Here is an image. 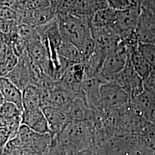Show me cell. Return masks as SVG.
Returning <instances> with one entry per match:
<instances>
[{"label":"cell","mask_w":155,"mask_h":155,"mask_svg":"<svg viewBox=\"0 0 155 155\" xmlns=\"http://www.w3.org/2000/svg\"><path fill=\"white\" fill-rule=\"evenodd\" d=\"M41 109L48 122L50 134L52 138L70 122L66 112L55 106H48Z\"/></svg>","instance_id":"obj_9"},{"label":"cell","mask_w":155,"mask_h":155,"mask_svg":"<svg viewBox=\"0 0 155 155\" xmlns=\"http://www.w3.org/2000/svg\"><path fill=\"white\" fill-rule=\"evenodd\" d=\"M130 104L146 120L155 124V94L144 90L142 93L130 101Z\"/></svg>","instance_id":"obj_8"},{"label":"cell","mask_w":155,"mask_h":155,"mask_svg":"<svg viewBox=\"0 0 155 155\" xmlns=\"http://www.w3.org/2000/svg\"><path fill=\"white\" fill-rule=\"evenodd\" d=\"M22 111L16 106L10 102H4L0 107V117L6 119H14L21 117Z\"/></svg>","instance_id":"obj_22"},{"label":"cell","mask_w":155,"mask_h":155,"mask_svg":"<svg viewBox=\"0 0 155 155\" xmlns=\"http://www.w3.org/2000/svg\"><path fill=\"white\" fill-rule=\"evenodd\" d=\"M139 8L117 11L111 28L122 42L136 41L134 32L137 27Z\"/></svg>","instance_id":"obj_5"},{"label":"cell","mask_w":155,"mask_h":155,"mask_svg":"<svg viewBox=\"0 0 155 155\" xmlns=\"http://www.w3.org/2000/svg\"><path fill=\"white\" fill-rule=\"evenodd\" d=\"M57 54L67 61L72 63H83V58L77 47L71 43L62 40L56 50Z\"/></svg>","instance_id":"obj_17"},{"label":"cell","mask_w":155,"mask_h":155,"mask_svg":"<svg viewBox=\"0 0 155 155\" xmlns=\"http://www.w3.org/2000/svg\"><path fill=\"white\" fill-rule=\"evenodd\" d=\"M91 16L81 17L68 14L58 17L62 40L78 48L86 40L92 36L90 25Z\"/></svg>","instance_id":"obj_2"},{"label":"cell","mask_w":155,"mask_h":155,"mask_svg":"<svg viewBox=\"0 0 155 155\" xmlns=\"http://www.w3.org/2000/svg\"><path fill=\"white\" fill-rule=\"evenodd\" d=\"M27 11H36L51 5L50 0H27L25 2Z\"/></svg>","instance_id":"obj_27"},{"label":"cell","mask_w":155,"mask_h":155,"mask_svg":"<svg viewBox=\"0 0 155 155\" xmlns=\"http://www.w3.org/2000/svg\"><path fill=\"white\" fill-rule=\"evenodd\" d=\"M17 33L27 43L30 41L40 38L36 28L24 22L18 25Z\"/></svg>","instance_id":"obj_21"},{"label":"cell","mask_w":155,"mask_h":155,"mask_svg":"<svg viewBox=\"0 0 155 155\" xmlns=\"http://www.w3.org/2000/svg\"><path fill=\"white\" fill-rule=\"evenodd\" d=\"M127 59V47L120 41L116 48L106 56L98 75L105 82H113L114 78L125 66Z\"/></svg>","instance_id":"obj_6"},{"label":"cell","mask_w":155,"mask_h":155,"mask_svg":"<svg viewBox=\"0 0 155 155\" xmlns=\"http://www.w3.org/2000/svg\"><path fill=\"white\" fill-rule=\"evenodd\" d=\"M155 28H136L134 38L137 43L155 45Z\"/></svg>","instance_id":"obj_20"},{"label":"cell","mask_w":155,"mask_h":155,"mask_svg":"<svg viewBox=\"0 0 155 155\" xmlns=\"http://www.w3.org/2000/svg\"><path fill=\"white\" fill-rule=\"evenodd\" d=\"M16 137L20 141L22 149L36 155L46 153L52 140L50 133H37L24 124L20 125Z\"/></svg>","instance_id":"obj_4"},{"label":"cell","mask_w":155,"mask_h":155,"mask_svg":"<svg viewBox=\"0 0 155 155\" xmlns=\"http://www.w3.org/2000/svg\"><path fill=\"white\" fill-rule=\"evenodd\" d=\"M107 2L109 8L117 11L138 8L134 5L130 0H107Z\"/></svg>","instance_id":"obj_25"},{"label":"cell","mask_w":155,"mask_h":155,"mask_svg":"<svg viewBox=\"0 0 155 155\" xmlns=\"http://www.w3.org/2000/svg\"><path fill=\"white\" fill-rule=\"evenodd\" d=\"M94 13L93 0H75L70 14L78 17H87Z\"/></svg>","instance_id":"obj_19"},{"label":"cell","mask_w":155,"mask_h":155,"mask_svg":"<svg viewBox=\"0 0 155 155\" xmlns=\"http://www.w3.org/2000/svg\"><path fill=\"white\" fill-rule=\"evenodd\" d=\"M128 50L129 61L135 71L143 80L147 77L150 73L155 70V68L147 61L139 51L137 45L127 46Z\"/></svg>","instance_id":"obj_13"},{"label":"cell","mask_w":155,"mask_h":155,"mask_svg":"<svg viewBox=\"0 0 155 155\" xmlns=\"http://www.w3.org/2000/svg\"><path fill=\"white\" fill-rule=\"evenodd\" d=\"M21 124L26 125L37 133H50L48 122L41 108L32 110L23 111Z\"/></svg>","instance_id":"obj_10"},{"label":"cell","mask_w":155,"mask_h":155,"mask_svg":"<svg viewBox=\"0 0 155 155\" xmlns=\"http://www.w3.org/2000/svg\"><path fill=\"white\" fill-rule=\"evenodd\" d=\"M55 137L68 155H76L94 147L95 129L89 121L70 122Z\"/></svg>","instance_id":"obj_1"},{"label":"cell","mask_w":155,"mask_h":155,"mask_svg":"<svg viewBox=\"0 0 155 155\" xmlns=\"http://www.w3.org/2000/svg\"><path fill=\"white\" fill-rule=\"evenodd\" d=\"M22 104L23 111L41 108L39 90L37 86H28L22 90Z\"/></svg>","instance_id":"obj_18"},{"label":"cell","mask_w":155,"mask_h":155,"mask_svg":"<svg viewBox=\"0 0 155 155\" xmlns=\"http://www.w3.org/2000/svg\"><path fill=\"white\" fill-rule=\"evenodd\" d=\"M4 102V98H3L2 96V94H1V92H0V107H1V106H2V105L3 104Z\"/></svg>","instance_id":"obj_31"},{"label":"cell","mask_w":155,"mask_h":155,"mask_svg":"<svg viewBox=\"0 0 155 155\" xmlns=\"http://www.w3.org/2000/svg\"><path fill=\"white\" fill-rule=\"evenodd\" d=\"M130 102L127 93L116 82L104 83L100 90V109L105 113L121 110Z\"/></svg>","instance_id":"obj_3"},{"label":"cell","mask_w":155,"mask_h":155,"mask_svg":"<svg viewBox=\"0 0 155 155\" xmlns=\"http://www.w3.org/2000/svg\"><path fill=\"white\" fill-rule=\"evenodd\" d=\"M24 23L28 24L34 28L42 26L55 20L56 16L55 9L52 5L36 11H27L25 13Z\"/></svg>","instance_id":"obj_12"},{"label":"cell","mask_w":155,"mask_h":155,"mask_svg":"<svg viewBox=\"0 0 155 155\" xmlns=\"http://www.w3.org/2000/svg\"><path fill=\"white\" fill-rule=\"evenodd\" d=\"M67 114L70 122L89 121L91 110L85 100L81 97H76L73 100Z\"/></svg>","instance_id":"obj_15"},{"label":"cell","mask_w":155,"mask_h":155,"mask_svg":"<svg viewBox=\"0 0 155 155\" xmlns=\"http://www.w3.org/2000/svg\"><path fill=\"white\" fill-rule=\"evenodd\" d=\"M48 84L51 92L52 105L55 106L67 113L73 100L76 97L61 87L58 81L51 80Z\"/></svg>","instance_id":"obj_11"},{"label":"cell","mask_w":155,"mask_h":155,"mask_svg":"<svg viewBox=\"0 0 155 155\" xmlns=\"http://www.w3.org/2000/svg\"><path fill=\"white\" fill-rule=\"evenodd\" d=\"M17 13L8 4H0V21H14Z\"/></svg>","instance_id":"obj_26"},{"label":"cell","mask_w":155,"mask_h":155,"mask_svg":"<svg viewBox=\"0 0 155 155\" xmlns=\"http://www.w3.org/2000/svg\"><path fill=\"white\" fill-rule=\"evenodd\" d=\"M113 82L118 84L127 93L130 101L144 90L143 79L134 70L129 57L125 66L114 78Z\"/></svg>","instance_id":"obj_7"},{"label":"cell","mask_w":155,"mask_h":155,"mask_svg":"<svg viewBox=\"0 0 155 155\" xmlns=\"http://www.w3.org/2000/svg\"><path fill=\"white\" fill-rule=\"evenodd\" d=\"M155 70L150 72V75L143 80L144 90L155 94Z\"/></svg>","instance_id":"obj_28"},{"label":"cell","mask_w":155,"mask_h":155,"mask_svg":"<svg viewBox=\"0 0 155 155\" xmlns=\"http://www.w3.org/2000/svg\"><path fill=\"white\" fill-rule=\"evenodd\" d=\"M0 92L4 102L12 103L23 111L22 91L5 77H0Z\"/></svg>","instance_id":"obj_14"},{"label":"cell","mask_w":155,"mask_h":155,"mask_svg":"<svg viewBox=\"0 0 155 155\" xmlns=\"http://www.w3.org/2000/svg\"><path fill=\"white\" fill-rule=\"evenodd\" d=\"M139 51L145 59L152 66L155 68V45L153 44H137Z\"/></svg>","instance_id":"obj_23"},{"label":"cell","mask_w":155,"mask_h":155,"mask_svg":"<svg viewBox=\"0 0 155 155\" xmlns=\"http://www.w3.org/2000/svg\"><path fill=\"white\" fill-rule=\"evenodd\" d=\"M116 12L107 8L95 12L90 17V29L111 28Z\"/></svg>","instance_id":"obj_16"},{"label":"cell","mask_w":155,"mask_h":155,"mask_svg":"<svg viewBox=\"0 0 155 155\" xmlns=\"http://www.w3.org/2000/svg\"><path fill=\"white\" fill-rule=\"evenodd\" d=\"M75 0H56L51 2L54 6L57 17L63 16L70 14Z\"/></svg>","instance_id":"obj_24"},{"label":"cell","mask_w":155,"mask_h":155,"mask_svg":"<svg viewBox=\"0 0 155 155\" xmlns=\"http://www.w3.org/2000/svg\"><path fill=\"white\" fill-rule=\"evenodd\" d=\"M14 21H0V34L7 35L13 29Z\"/></svg>","instance_id":"obj_29"},{"label":"cell","mask_w":155,"mask_h":155,"mask_svg":"<svg viewBox=\"0 0 155 155\" xmlns=\"http://www.w3.org/2000/svg\"><path fill=\"white\" fill-rule=\"evenodd\" d=\"M95 12L109 8L107 0H93Z\"/></svg>","instance_id":"obj_30"}]
</instances>
